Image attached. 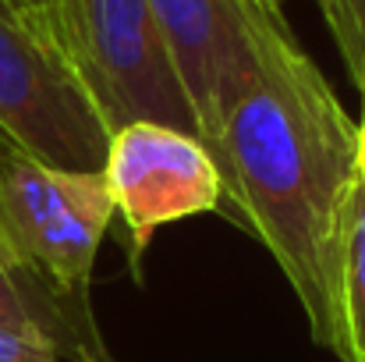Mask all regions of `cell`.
I'll use <instances>...</instances> for the list:
<instances>
[{
  "label": "cell",
  "mask_w": 365,
  "mask_h": 362,
  "mask_svg": "<svg viewBox=\"0 0 365 362\" xmlns=\"http://www.w3.org/2000/svg\"><path fill=\"white\" fill-rule=\"evenodd\" d=\"M359 124L319 64L302 50L277 4L255 14V79L227 114L213 160L224 199L277 259L309 334L348 362L341 270L355 188L362 181Z\"/></svg>",
  "instance_id": "cell-1"
},
{
  "label": "cell",
  "mask_w": 365,
  "mask_h": 362,
  "mask_svg": "<svg viewBox=\"0 0 365 362\" xmlns=\"http://www.w3.org/2000/svg\"><path fill=\"white\" fill-rule=\"evenodd\" d=\"M0 131L64 171H103L114 135L75 61L14 0H0Z\"/></svg>",
  "instance_id": "cell-2"
},
{
  "label": "cell",
  "mask_w": 365,
  "mask_h": 362,
  "mask_svg": "<svg viewBox=\"0 0 365 362\" xmlns=\"http://www.w3.org/2000/svg\"><path fill=\"white\" fill-rule=\"evenodd\" d=\"M110 221L114 199L103 171L50 167L0 131V241L18 259L89 295Z\"/></svg>",
  "instance_id": "cell-3"
},
{
  "label": "cell",
  "mask_w": 365,
  "mask_h": 362,
  "mask_svg": "<svg viewBox=\"0 0 365 362\" xmlns=\"http://www.w3.org/2000/svg\"><path fill=\"white\" fill-rule=\"evenodd\" d=\"M71 57L110 131L156 121L195 135L149 0H71Z\"/></svg>",
  "instance_id": "cell-4"
},
{
  "label": "cell",
  "mask_w": 365,
  "mask_h": 362,
  "mask_svg": "<svg viewBox=\"0 0 365 362\" xmlns=\"http://www.w3.org/2000/svg\"><path fill=\"white\" fill-rule=\"evenodd\" d=\"M114 213L128 231L131 263L145 256L160 228L220 210L224 181L213 153L192 131L156 121H135L110 135L103 164Z\"/></svg>",
  "instance_id": "cell-5"
},
{
  "label": "cell",
  "mask_w": 365,
  "mask_h": 362,
  "mask_svg": "<svg viewBox=\"0 0 365 362\" xmlns=\"http://www.w3.org/2000/svg\"><path fill=\"white\" fill-rule=\"evenodd\" d=\"M277 0H149L195 135L213 149L255 79V14Z\"/></svg>",
  "instance_id": "cell-6"
},
{
  "label": "cell",
  "mask_w": 365,
  "mask_h": 362,
  "mask_svg": "<svg viewBox=\"0 0 365 362\" xmlns=\"http://www.w3.org/2000/svg\"><path fill=\"white\" fill-rule=\"evenodd\" d=\"M0 331L43 341L61 362H110L86 291H68L0 241Z\"/></svg>",
  "instance_id": "cell-7"
},
{
  "label": "cell",
  "mask_w": 365,
  "mask_h": 362,
  "mask_svg": "<svg viewBox=\"0 0 365 362\" xmlns=\"http://www.w3.org/2000/svg\"><path fill=\"white\" fill-rule=\"evenodd\" d=\"M341 313L348 362H365V174L355 188L344 238V270H341Z\"/></svg>",
  "instance_id": "cell-8"
},
{
  "label": "cell",
  "mask_w": 365,
  "mask_h": 362,
  "mask_svg": "<svg viewBox=\"0 0 365 362\" xmlns=\"http://www.w3.org/2000/svg\"><path fill=\"white\" fill-rule=\"evenodd\" d=\"M337 50L341 61L351 75V82L362 89L365 79V0H316Z\"/></svg>",
  "instance_id": "cell-9"
},
{
  "label": "cell",
  "mask_w": 365,
  "mask_h": 362,
  "mask_svg": "<svg viewBox=\"0 0 365 362\" xmlns=\"http://www.w3.org/2000/svg\"><path fill=\"white\" fill-rule=\"evenodd\" d=\"M14 4L71 57V0H14Z\"/></svg>",
  "instance_id": "cell-10"
},
{
  "label": "cell",
  "mask_w": 365,
  "mask_h": 362,
  "mask_svg": "<svg viewBox=\"0 0 365 362\" xmlns=\"http://www.w3.org/2000/svg\"><path fill=\"white\" fill-rule=\"evenodd\" d=\"M0 362H61L43 341L0 331Z\"/></svg>",
  "instance_id": "cell-11"
},
{
  "label": "cell",
  "mask_w": 365,
  "mask_h": 362,
  "mask_svg": "<svg viewBox=\"0 0 365 362\" xmlns=\"http://www.w3.org/2000/svg\"><path fill=\"white\" fill-rule=\"evenodd\" d=\"M359 149H362V174H365V107H362V124H359Z\"/></svg>",
  "instance_id": "cell-12"
},
{
  "label": "cell",
  "mask_w": 365,
  "mask_h": 362,
  "mask_svg": "<svg viewBox=\"0 0 365 362\" xmlns=\"http://www.w3.org/2000/svg\"><path fill=\"white\" fill-rule=\"evenodd\" d=\"M362 107H365V79H362Z\"/></svg>",
  "instance_id": "cell-13"
}]
</instances>
